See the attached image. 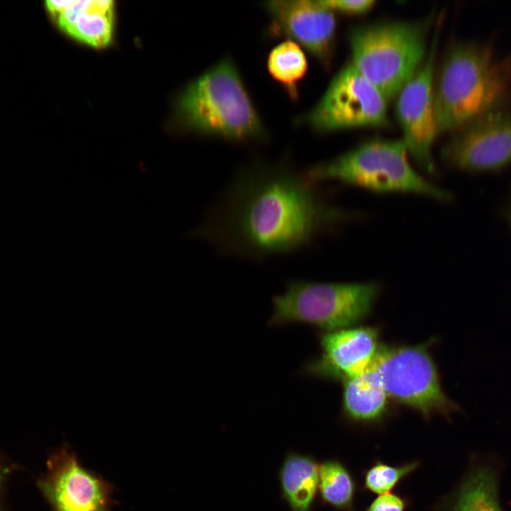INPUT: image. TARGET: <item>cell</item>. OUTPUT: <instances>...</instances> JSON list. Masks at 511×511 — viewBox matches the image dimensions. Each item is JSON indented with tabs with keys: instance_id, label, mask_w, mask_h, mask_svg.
<instances>
[{
	"instance_id": "cell-6",
	"label": "cell",
	"mask_w": 511,
	"mask_h": 511,
	"mask_svg": "<svg viewBox=\"0 0 511 511\" xmlns=\"http://www.w3.org/2000/svg\"><path fill=\"white\" fill-rule=\"evenodd\" d=\"M379 293L375 282L295 280L273 298L269 324L304 323L324 331L356 326L370 314Z\"/></svg>"
},
{
	"instance_id": "cell-2",
	"label": "cell",
	"mask_w": 511,
	"mask_h": 511,
	"mask_svg": "<svg viewBox=\"0 0 511 511\" xmlns=\"http://www.w3.org/2000/svg\"><path fill=\"white\" fill-rule=\"evenodd\" d=\"M438 134L457 131L510 102L511 53L497 58L490 43H458L449 51L434 85Z\"/></svg>"
},
{
	"instance_id": "cell-20",
	"label": "cell",
	"mask_w": 511,
	"mask_h": 511,
	"mask_svg": "<svg viewBox=\"0 0 511 511\" xmlns=\"http://www.w3.org/2000/svg\"><path fill=\"white\" fill-rule=\"evenodd\" d=\"M418 461L391 466L380 461L374 463L365 473L364 488L378 495L390 493L402 479L419 466Z\"/></svg>"
},
{
	"instance_id": "cell-14",
	"label": "cell",
	"mask_w": 511,
	"mask_h": 511,
	"mask_svg": "<svg viewBox=\"0 0 511 511\" xmlns=\"http://www.w3.org/2000/svg\"><path fill=\"white\" fill-rule=\"evenodd\" d=\"M114 2L110 0H67L53 18L70 35L91 45L101 47L111 40Z\"/></svg>"
},
{
	"instance_id": "cell-8",
	"label": "cell",
	"mask_w": 511,
	"mask_h": 511,
	"mask_svg": "<svg viewBox=\"0 0 511 511\" xmlns=\"http://www.w3.org/2000/svg\"><path fill=\"white\" fill-rule=\"evenodd\" d=\"M388 101L349 63L334 75L318 102L296 121L318 133L387 126Z\"/></svg>"
},
{
	"instance_id": "cell-10",
	"label": "cell",
	"mask_w": 511,
	"mask_h": 511,
	"mask_svg": "<svg viewBox=\"0 0 511 511\" xmlns=\"http://www.w3.org/2000/svg\"><path fill=\"white\" fill-rule=\"evenodd\" d=\"M436 35L427 60L397 95L395 114L402 141L416 163L433 174L432 148L438 135L434 111V65Z\"/></svg>"
},
{
	"instance_id": "cell-21",
	"label": "cell",
	"mask_w": 511,
	"mask_h": 511,
	"mask_svg": "<svg viewBox=\"0 0 511 511\" xmlns=\"http://www.w3.org/2000/svg\"><path fill=\"white\" fill-rule=\"evenodd\" d=\"M332 11L348 14H361L370 11L375 4L373 0H322Z\"/></svg>"
},
{
	"instance_id": "cell-19",
	"label": "cell",
	"mask_w": 511,
	"mask_h": 511,
	"mask_svg": "<svg viewBox=\"0 0 511 511\" xmlns=\"http://www.w3.org/2000/svg\"><path fill=\"white\" fill-rule=\"evenodd\" d=\"M354 480L347 468L336 459L319 466V493L324 504L337 510L353 511Z\"/></svg>"
},
{
	"instance_id": "cell-23",
	"label": "cell",
	"mask_w": 511,
	"mask_h": 511,
	"mask_svg": "<svg viewBox=\"0 0 511 511\" xmlns=\"http://www.w3.org/2000/svg\"><path fill=\"white\" fill-rule=\"evenodd\" d=\"M502 215L504 217L510 230L511 232V189L509 194V197L505 202L502 209Z\"/></svg>"
},
{
	"instance_id": "cell-7",
	"label": "cell",
	"mask_w": 511,
	"mask_h": 511,
	"mask_svg": "<svg viewBox=\"0 0 511 511\" xmlns=\"http://www.w3.org/2000/svg\"><path fill=\"white\" fill-rule=\"evenodd\" d=\"M381 344L372 364L390 398L419 412L424 419L434 414L446 418L460 407L444 392L429 346Z\"/></svg>"
},
{
	"instance_id": "cell-5",
	"label": "cell",
	"mask_w": 511,
	"mask_h": 511,
	"mask_svg": "<svg viewBox=\"0 0 511 511\" xmlns=\"http://www.w3.org/2000/svg\"><path fill=\"white\" fill-rule=\"evenodd\" d=\"M353 67L388 100L397 97L424 61L426 29L419 23L382 22L349 35Z\"/></svg>"
},
{
	"instance_id": "cell-12",
	"label": "cell",
	"mask_w": 511,
	"mask_h": 511,
	"mask_svg": "<svg viewBox=\"0 0 511 511\" xmlns=\"http://www.w3.org/2000/svg\"><path fill=\"white\" fill-rule=\"evenodd\" d=\"M319 342L321 356L308 363L306 371L318 378L343 381L371 366L381 345L380 329L356 325L323 331Z\"/></svg>"
},
{
	"instance_id": "cell-16",
	"label": "cell",
	"mask_w": 511,
	"mask_h": 511,
	"mask_svg": "<svg viewBox=\"0 0 511 511\" xmlns=\"http://www.w3.org/2000/svg\"><path fill=\"white\" fill-rule=\"evenodd\" d=\"M319 466L308 454L290 451L280 468L281 495L291 511H311L319 492Z\"/></svg>"
},
{
	"instance_id": "cell-3",
	"label": "cell",
	"mask_w": 511,
	"mask_h": 511,
	"mask_svg": "<svg viewBox=\"0 0 511 511\" xmlns=\"http://www.w3.org/2000/svg\"><path fill=\"white\" fill-rule=\"evenodd\" d=\"M179 114L192 131L233 143L266 141L267 128L236 63L225 57L184 91Z\"/></svg>"
},
{
	"instance_id": "cell-18",
	"label": "cell",
	"mask_w": 511,
	"mask_h": 511,
	"mask_svg": "<svg viewBox=\"0 0 511 511\" xmlns=\"http://www.w3.org/2000/svg\"><path fill=\"white\" fill-rule=\"evenodd\" d=\"M267 70L288 97L295 101L299 97V85L304 78L308 62L303 48L295 42L285 40L269 52Z\"/></svg>"
},
{
	"instance_id": "cell-22",
	"label": "cell",
	"mask_w": 511,
	"mask_h": 511,
	"mask_svg": "<svg viewBox=\"0 0 511 511\" xmlns=\"http://www.w3.org/2000/svg\"><path fill=\"white\" fill-rule=\"evenodd\" d=\"M406 507L407 502L403 498L388 493L376 498L366 511H405Z\"/></svg>"
},
{
	"instance_id": "cell-4",
	"label": "cell",
	"mask_w": 511,
	"mask_h": 511,
	"mask_svg": "<svg viewBox=\"0 0 511 511\" xmlns=\"http://www.w3.org/2000/svg\"><path fill=\"white\" fill-rule=\"evenodd\" d=\"M407 153L402 139H373L312 166L304 174L314 185L336 180L375 192H410L452 200L451 193L431 184L413 169Z\"/></svg>"
},
{
	"instance_id": "cell-1",
	"label": "cell",
	"mask_w": 511,
	"mask_h": 511,
	"mask_svg": "<svg viewBox=\"0 0 511 511\" xmlns=\"http://www.w3.org/2000/svg\"><path fill=\"white\" fill-rule=\"evenodd\" d=\"M314 186L284 161L255 162L194 233L221 252L258 260L300 250L341 216Z\"/></svg>"
},
{
	"instance_id": "cell-17",
	"label": "cell",
	"mask_w": 511,
	"mask_h": 511,
	"mask_svg": "<svg viewBox=\"0 0 511 511\" xmlns=\"http://www.w3.org/2000/svg\"><path fill=\"white\" fill-rule=\"evenodd\" d=\"M451 511H503L495 471L487 466L473 468L458 489Z\"/></svg>"
},
{
	"instance_id": "cell-13",
	"label": "cell",
	"mask_w": 511,
	"mask_h": 511,
	"mask_svg": "<svg viewBox=\"0 0 511 511\" xmlns=\"http://www.w3.org/2000/svg\"><path fill=\"white\" fill-rule=\"evenodd\" d=\"M45 488L55 511H111V486L70 451L57 457Z\"/></svg>"
},
{
	"instance_id": "cell-24",
	"label": "cell",
	"mask_w": 511,
	"mask_h": 511,
	"mask_svg": "<svg viewBox=\"0 0 511 511\" xmlns=\"http://www.w3.org/2000/svg\"><path fill=\"white\" fill-rule=\"evenodd\" d=\"M0 477H1V475H0Z\"/></svg>"
},
{
	"instance_id": "cell-9",
	"label": "cell",
	"mask_w": 511,
	"mask_h": 511,
	"mask_svg": "<svg viewBox=\"0 0 511 511\" xmlns=\"http://www.w3.org/2000/svg\"><path fill=\"white\" fill-rule=\"evenodd\" d=\"M441 155L450 167L468 173H500L511 167V105L493 109L458 129Z\"/></svg>"
},
{
	"instance_id": "cell-15",
	"label": "cell",
	"mask_w": 511,
	"mask_h": 511,
	"mask_svg": "<svg viewBox=\"0 0 511 511\" xmlns=\"http://www.w3.org/2000/svg\"><path fill=\"white\" fill-rule=\"evenodd\" d=\"M342 383V411L346 418L357 423L373 424L385 417L390 397L372 365Z\"/></svg>"
},
{
	"instance_id": "cell-11",
	"label": "cell",
	"mask_w": 511,
	"mask_h": 511,
	"mask_svg": "<svg viewBox=\"0 0 511 511\" xmlns=\"http://www.w3.org/2000/svg\"><path fill=\"white\" fill-rule=\"evenodd\" d=\"M270 20V33L292 40L319 61L329 63L336 21L322 0H278L263 4Z\"/></svg>"
}]
</instances>
